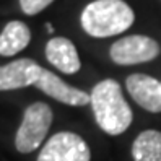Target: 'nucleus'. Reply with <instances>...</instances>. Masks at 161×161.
<instances>
[{
	"label": "nucleus",
	"instance_id": "obj_1",
	"mask_svg": "<svg viewBox=\"0 0 161 161\" xmlns=\"http://www.w3.org/2000/svg\"><path fill=\"white\" fill-rule=\"evenodd\" d=\"M91 106L98 125L109 135H120L132 124V111L122 96L120 86L116 80L106 78L93 88Z\"/></svg>",
	"mask_w": 161,
	"mask_h": 161
},
{
	"label": "nucleus",
	"instance_id": "obj_2",
	"mask_svg": "<svg viewBox=\"0 0 161 161\" xmlns=\"http://www.w3.org/2000/svg\"><path fill=\"white\" fill-rule=\"evenodd\" d=\"M80 20L90 36L111 37L129 30L135 21V13L124 0H94L85 7Z\"/></svg>",
	"mask_w": 161,
	"mask_h": 161
},
{
	"label": "nucleus",
	"instance_id": "obj_3",
	"mask_svg": "<svg viewBox=\"0 0 161 161\" xmlns=\"http://www.w3.org/2000/svg\"><path fill=\"white\" fill-rule=\"evenodd\" d=\"M52 109L46 103H33L25 109L21 125L16 132L15 147L20 153H31L39 147L52 124Z\"/></svg>",
	"mask_w": 161,
	"mask_h": 161
},
{
	"label": "nucleus",
	"instance_id": "obj_4",
	"mask_svg": "<svg viewBox=\"0 0 161 161\" xmlns=\"http://www.w3.org/2000/svg\"><path fill=\"white\" fill-rule=\"evenodd\" d=\"M159 46L148 36L134 34L116 41L111 46L109 55L117 65H135L145 64L158 57Z\"/></svg>",
	"mask_w": 161,
	"mask_h": 161
},
{
	"label": "nucleus",
	"instance_id": "obj_5",
	"mask_svg": "<svg viewBox=\"0 0 161 161\" xmlns=\"http://www.w3.org/2000/svg\"><path fill=\"white\" fill-rule=\"evenodd\" d=\"M90 148L80 135L59 132L42 147L37 161H90Z\"/></svg>",
	"mask_w": 161,
	"mask_h": 161
},
{
	"label": "nucleus",
	"instance_id": "obj_6",
	"mask_svg": "<svg viewBox=\"0 0 161 161\" xmlns=\"http://www.w3.org/2000/svg\"><path fill=\"white\" fill-rule=\"evenodd\" d=\"M42 67L31 59H18L0 65V91H10L36 85L41 78Z\"/></svg>",
	"mask_w": 161,
	"mask_h": 161
},
{
	"label": "nucleus",
	"instance_id": "obj_7",
	"mask_svg": "<svg viewBox=\"0 0 161 161\" xmlns=\"http://www.w3.org/2000/svg\"><path fill=\"white\" fill-rule=\"evenodd\" d=\"M34 86L42 91L47 96L54 98L55 101L69 104V106H86V104H91V94L73 88L70 85H67L65 81H62L57 75H54L49 70H42L41 78L36 81Z\"/></svg>",
	"mask_w": 161,
	"mask_h": 161
},
{
	"label": "nucleus",
	"instance_id": "obj_8",
	"mask_svg": "<svg viewBox=\"0 0 161 161\" xmlns=\"http://www.w3.org/2000/svg\"><path fill=\"white\" fill-rule=\"evenodd\" d=\"M127 91L140 108L148 112H161V81L143 73H132L125 80Z\"/></svg>",
	"mask_w": 161,
	"mask_h": 161
},
{
	"label": "nucleus",
	"instance_id": "obj_9",
	"mask_svg": "<svg viewBox=\"0 0 161 161\" xmlns=\"http://www.w3.org/2000/svg\"><path fill=\"white\" fill-rule=\"evenodd\" d=\"M46 59L62 73H77L81 67L75 44L67 37H52L46 44Z\"/></svg>",
	"mask_w": 161,
	"mask_h": 161
},
{
	"label": "nucleus",
	"instance_id": "obj_10",
	"mask_svg": "<svg viewBox=\"0 0 161 161\" xmlns=\"http://www.w3.org/2000/svg\"><path fill=\"white\" fill-rule=\"evenodd\" d=\"M31 41V31L23 21H10L0 33V55L10 57L21 52Z\"/></svg>",
	"mask_w": 161,
	"mask_h": 161
},
{
	"label": "nucleus",
	"instance_id": "obj_11",
	"mask_svg": "<svg viewBox=\"0 0 161 161\" xmlns=\"http://www.w3.org/2000/svg\"><path fill=\"white\" fill-rule=\"evenodd\" d=\"M132 156L135 161H161V132H142L132 145Z\"/></svg>",
	"mask_w": 161,
	"mask_h": 161
},
{
	"label": "nucleus",
	"instance_id": "obj_12",
	"mask_svg": "<svg viewBox=\"0 0 161 161\" xmlns=\"http://www.w3.org/2000/svg\"><path fill=\"white\" fill-rule=\"evenodd\" d=\"M54 0H20V7L25 15L34 16L39 12H42L44 8H47Z\"/></svg>",
	"mask_w": 161,
	"mask_h": 161
},
{
	"label": "nucleus",
	"instance_id": "obj_13",
	"mask_svg": "<svg viewBox=\"0 0 161 161\" xmlns=\"http://www.w3.org/2000/svg\"><path fill=\"white\" fill-rule=\"evenodd\" d=\"M46 28H47V33H52V31H54V30H52V26H51V23H47Z\"/></svg>",
	"mask_w": 161,
	"mask_h": 161
}]
</instances>
